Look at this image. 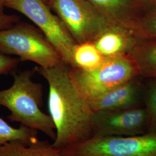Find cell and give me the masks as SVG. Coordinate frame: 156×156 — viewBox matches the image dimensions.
<instances>
[{
    "label": "cell",
    "mask_w": 156,
    "mask_h": 156,
    "mask_svg": "<svg viewBox=\"0 0 156 156\" xmlns=\"http://www.w3.org/2000/svg\"><path fill=\"white\" fill-rule=\"evenodd\" d=\"M70 67L75 83L88 101L140 76L129 55L105 57L99 66L90 70Z\"/></svg>",
    "instance_id": "obj_4"
},
{
    "label": "cell",
    "mask_w": 156,
    "mask_h": 156,
    "mask_svg": "<svg viewBox=\"0 0 156 156\" xmlns=\"http://www.w3.org/2000/svg\"><path fill=\"white\" fill-rule=\"evenodd\" d=\"M38 131L20 125L14 128L0 117V146L12 141L30 144L38 140Z\"/></svg>",
    "instance_id": "obj_15"
},
{
    "label": "cell",
    "mask_w": 156,
    "mask_h": 156,
    "mask_svg": "<svg viewBox=\"0 0 156 156\" xmlns=\"http://www.w3.org/2000/svg\"><path fill=\"white\" fill-rule=\"evenodd\" d=\"M93 137L132 136L148 132L149 115L145 106L93 113Z\"/></svg>",
    "instance_id": "obj_8"
},
{
    "label": "cell",
    "mask_w": 156,
    "mask_h": 156,
    "mask_svg": "<svg viewBox=\"0 0 156 156\" xmlns=\"http://www.w3.org/2000/svg\"><path fill=\"white\" fill-rule=\"evenodd\" d=\"M5 0H0V12H4V9L5 8Z\"/></svg>",
    "instance_id": "obj_20"
},
{
    "label": "cell",
    "mask_w": 156,
    "mask_h": 156,
    "mask_svg": "<svg viewBox=\"0 0 156 156\" xmlns=\"http://www.w3.org/2000/svg\"><path fill=\"white\" fill-rule=\"evenodd\" d=\"M0 156H62L47 140L38 139L30 144L12 141L0 146Z\"/></svg>",
    "instance_id": "obj_13"
},
{
    "label": "cell",
    "mask_w": 156,
    "mask_h": 156,
    "mask_svg": "<svg viewBox=\"0 0 156 156\" xmlns=\"http://www.w3.org/2000/svg\"><path fill=\"white\" fill-rule=\"evenodd\" d=\"M59 151L62 156H156V133L92 137Z\"/></svg>",
    "instance_id": "obj_7"
},
{
    "label": "cell",
    "mask_w": 156,
    "mask_h": 156,
    "mask_svg": "<svg viewBox=\"0 0 156 156\" xmlns=\"http://www.w3.org/2000/svg\"><path fill=\"white\" fill-rule=\"evenodd\" d=\"M105 58L93 42L76 45L73 54V66L83 70H90L99 66Z\"/></svg>",
    "instance_id": "obj_14"
},
{
    "label": "cell",
    "mask_w": 156,
    "mask_h": 156,
    "mask_svg": "<svg viewBox=\"0 0 156 156\" xmlns=\"http://www.w3.org/2000/svg\"><path fill=\"white\" fill-rule=\"evenodd\" d=\"M20 21V17L14 15H7L0 12V31L9 28Z\"/></svg>",
    "instance_id": "obj_19"
},
{
    "label": "cell",
    "mask_w": 156,
    "mask_h": 156,
    "mask_svg": "<svg viewBox=\"0 0 156 156\" xmlns=\"http://www.w3.org/2000/svg\"><path fill=\"white\" fill-rule=\"evenodd\" d=\"M115 26L134 32L138 15L136 0H86Z\"/></svg>",
    "instance_id": "obj_10"
},
{
    "label": "cell",
    "mask_w": 156,
    "mask_h": 156,
    "mask_svg": "<svg viewBox=\"0 0 156 156\" xmlns=\"http://www.w3.org/2000/svg\"><path fill=\"white\" fill-rule=\"evenodd\" d=\"M56 12L77 44L94 42L115 26L86 0H51Z\"/></svg>",
    "instance_id": "obj_5"
},
{
    "label": "cell",
    "mask_w": 156,
    "mask_h": 156,
    "mask_svg": "<svg viewBox=\"0 0 156 156\" xmlns=\"http://www.w3.org/2000/svg\"><path fill=\"white\" fill-rule=\"evenodd\" d=\"M142 1H145L147 3H149L151 5H153L156 7V0H142Z\"/></svg>",
    "instance_id": "obj_21"
},
{
    "label": "cell",
    "mask_w": 156,
    "mask_h": 156,
    "mask_svg": "<svg viewBox=\"0 0 156 156\" xmlns=\"http://www.w3.org/2000/svg\"><path fill=\"white\" fill-rule=\"evenodd\" d=\"M144 104L149 115L147 133H156V79L144 86Z\"/></svg>",
    "instance_id": "obj_16"
},
{
    "label": "cell",
    "mask_w": 156,
    "mask_h": 156,
    "mask_svg": "<svg viewBox=\"0 0 156 156\" xmlns=\"http://www.w3.org/2000/svg\"><path fill=\"white\" fill-rule=\"evenodd\" d=\"M144 86L133 79L97 98L89 101V103L93 113L144 106Z\"/></svg>",
    "instance_id": "obj_9"
},
{
    "label": "cell",
    "mask_w": 156,
    "mask_h": 156,
    "mask_svg": "<svg viewBox=\"0 0 156 156\" xmlns=\"http://www.w3.org/2000/svg\"><path fill=\"white\" fill-rule=\"evenodd\" d=\"M22 62L19 58H15L0 51V76L11 72Z\"/></svg>",
    "instance_id": "obj_18"
},
{
    "label": "cell",
    "mask_w": 156,
    "mask_h": 156,
    "mask_svg": "<svg viewBox=\"0 0 156 156\" xmlns=\"http://www.w3.org/2000/svg\"><path fill=\"white\" fill-rule=\"evenodd\" d=\"M137 37L133 31L113 26L95 40V47L105 57L129 55Z\"/></svg>",
    "instance_id": "obj_11"
},
{
    "label": "cell",
    "mask_w": 156,
    "mask_h": 156,
    "mask_svg": "<svg viewBox=\"0 0 156 156\" xmlns=\"http://www.w3.org/2000/svg\"><path fill=\"white\" fill-rule=\"evenodd\" d=\"M134 31L138 37L156 39V11L140 17L135 23Z\"/></svg>",
    "instance_id": "obj_17"
},
{
    "label": "cell",
    "mask_w": 156,
    "mask_h": 156,
    "mask_svg": "<svg viewBox=\"0 0 156 156\" xmlns=\"http://www.w3.org/2000/svg\"><path fill=\"white\" fill-rule=\"evenodd\" d=\"M5 7L27 17L55 48L63 62L73 67V54L77 44L44 0H5Z\"/></svg>",
    "instance_id": "obj_6"
},
{
    "label": "cell",
    "mask_w": 156,
    "mask_h": 156,
    "mask_svg": "<svg viewBox=\"0 0 156 156\" xmlns=\"http://www.w3.org/2000/svg\"><path fill=\"white\" fill-rule=\"evenodd\" d=\"M34 70L49 86L48 111L56 133L53 146L62 150L91 138L93 112L75 83L70 66L62 62L55 67H37Z\"/></svg>",
    "instance_id": "obj_1"
},
{
    "label": "cell",
    "mask_w": 156,
    "mask_h": 156,
    "mask_svg": "<svg viewBox=\"0 0 156 156\" xmlns=\"http://www.w3.org/2000/svg\"><path fill=\"white\" fill-rule=\"evenodd\" d=\"M140 76L156 79V39L138 37L129 52Z\"/></svg>",
    "instance_id": "obj_12"
},
{
    "label": "cell",
    "mask_w": 156,
    "mask_h": 156,
    "mask_svg": "<svg viewBox=\"0 0 156 156\" xmlns=\"http://www.w3.org/2000/svg\"><path fill=\"white\" fill-rule=\"evenodd\" d=\"M35 70H25L13 75V83L0 90V106L7 108L12 122L42 132L53 140L56 136L54 123L49 115L42 111L43 86L33 80Z\"/></svg>",
    "instance_id": "obj_2"
},
{
    "label": "cell",
    "mask_w": 156,
    "mask_h": 156,
    "mask_svg": "<svg viewBox=\"0 0 156 156\" xmlns=\"http://www.w3.org/2000/svg\"><path fill=\"white\" fill-rule=\"evenodd\" d=\"M0 51L18 56L22 62H33L43 68L55 67L63 62L39 28L20 21L0 31Z\"/></svg>",
    "instance_id": "obj_3"
},
{
    "label": "cell",
    "mask_w": 156,
    "mask_h": 156,
    "mask_svg": "<svg viewBox=\"0 0 156 156\" xmlns=\"http://www.w3.org/2000/svg\"><path fill=\"white\" fill-rule=\"evenodd\" d=\"M44 1H45V2L47 4H49V2H50V1L51 0H44Z\"/></svg>",
    "instance_id": "obj_22"
}]
</instances>
